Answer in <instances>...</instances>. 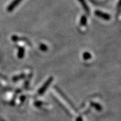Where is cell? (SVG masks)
<instances>
[{"label": "cell", "instance_id": "6da1fadb", "mask_svg": "<svg viewBox=\"0 0 121 121\" xmlns=\"http://www.w3.org/2000/svg\"><path fill=\"white\" fill-rule=\"evenodd\" d=\"M53 80V77H49V78L46 80V82L44 83V85H43L42 87L40 88V89L39 90V91H38V95H43V93L45 92L46 90L48 88V87L49 86L50 83L52 82Z\"/></svg>", "mask_w": 121, "mask_h": 121}, {"label": "cell", "instance_id": "7a4b0ae2", "mask_svg": "<svg viewBox=\"0 0 121 121\" xmlns=\"http://www.w3.org/2000/svg\"><path fill=\"white\" fill-rule=\"evenodd\" d=\"M95 14L98 17L100 18H102V19H104V20H109L111 19V16L108 14H106V13H104L103 12H101L100 11H95Z\"/></svg>", "mask_w": 121, "mask_h": 121}, {"label": "cell", "instance_id": "3957f363", "mask_svg": "<svg viewBox=\"0 0 121 121\" xmlns=\"http://www.w3.org/2000/svg\"><path fill=\"white\" fill-rule=\"evenodd\" d=\"M22 1V0H14L10 4L8 8V11L9 12L12 11L15 8H16L18 4H19Z\"/></svg>", "mask_w": 121, "mask_h": 121}, {"label": "cell", "instance_id": "277c9868", "mask_svg": "<svg viewBox=\"0 0 121 121\" xmlns=\"http://www.w3.org/2000/svg\"><path fill=\"white\" fill-rule=\"evenodd\" d=\"M78 1L80 2V3L81 4L83 8L84 9V10L85 11L86 13H87L88 14H90V9L88 6L87 4H86V1H85V0H78Z\"/></svg>", "mask_w": 121, "mask_h": 121}, {"label": "cell", "instance_id": "5b68a950", "mask_svg": "<svg viewBox=\"0 0 121 121\" xmlns=\"http://www.w3.org/2000/svg\"><path fill=\"white\" fill-rule=\"evenodd\" d=\"M24 53H25V51H24V48H19V52H18V57L19 58H22L24 57Z\"/></svg>", "mask_w": 121, "mask_h": 121}, {"label": "cell", "instance_id": "8992f818", "mask_svg": "<svg viewBox=\"0 0 121 121\" xmlns=\"http://www.w3.org/2000/svg\"><path fill=\"white\" fill-rule=\"evenodd\" d=\"M86 21H87V19H86V16H82L81 17V19H80V25H82V26H85L86 24Z\"/></svg>", "mask_w": 121, "mask_h": 121}, {"label": "cell", "instance_id": "52a82bcc", "mask_svg": "<svg viewBox=\"0 0 121 121\" xmlns=\"http://www.w3.org/2000/svg\"><path fill=\"white\" fill-rule=\"evenodd\" d=\"M83 57L85 59H88L91 57V54L88 53H85L83 54Z\"/></svg>", "mask_w": 121, "mask_h": 121}, {"label": "cell", "instance_id": "ba28073f", "mask_svg": "<svg viewBox=\"0 0 121 121\" xmlns=\"http://www.w3.org/2000/svg\"><path fill=\"white\" fill-rule=\"evenodd\" d=\"M40 48H41V49H43V50H46V49H47V48H46V46H45V45H41V46H40Z\"/></svg>", "mask_w": 121, "mask_h": 121}]
</instances>
